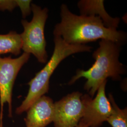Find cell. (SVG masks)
<instances>
[{"mask_svg":"<svg viewBox=\"0 0 127 127\" xmlns=\"http://www.w3.org/2000/svg\"><path fill=\"white\" fill-rule=\"evenodd\" d=\"M60 16L61 22L55 26L53 34L61 37L69 44L85 45L101 39L122 46L127 40L126 32L105 27L97 16H78L72 13L64 4L61 6Z\"/></svg>","mask_w":127,"mask_h":127,"instance_id":"obj_1","label":"cell"},{"mask_svg":"<svg viewBox=\"0 0 127 127\" xmlns=\"http://www.w3.org/2000/svg\"><path fill=\"white\" fill-rule=\"evenodd\" d=\"M121 46L112 41L101 40L99 47L94 52L93 57L95 59L93 65L87 70L78 69L76 74L69 82L72 85L79 79H86L84 89L89 93L92 98L98 89L108 78L119 80L121 75L125 74V66L119 61Z\"/></svg>","mask_w":127,"mask_h":127,"instance_id":"obj_2","label":"cell"},{"mask_svg":"<svg viewBox=\"0 0 127 127\" xmlns=\"http://www.w3.org/2000/svg\"><path fill=\"white\" fill-rule=\"evenodd\" d=\"M54 49L50 60L28 83L29 89L27 95L16 110L18 115L27 112L35 101L48 92L51 76L62 60L75 53L91 52L92 49L86 44H69L59 36H54Z\"/></svg>","mask_w":127,"mask_h":127,"instance_id":"obj_3","label":"cell"},{"mask_svg":"<svg viewBox=\"0 0 127 127\" xmlns=\"http://www.w3.org/2000/svg\"><path fill=\"white\" fill-rule=\"evenodd\" d=\"M31 10L33 17L30 22L22 20L24 28L20 34L22 50L25 53L34 55L38 62L45 63L48 58L46 50V41L44 36V28L48 17V9L32 4Z\"/></svg>","mask_w":127,"mask_h":127,"instance_id":"obj_4","label":"cell"},{"mask_svg":"<svg viewBox=\"0 0 127 127\" xmlns=\"http://www.w3.org/2000/svg\"><path fill=\"white\" fill-rule=\"evenodd\" d=\"M30 54L24 52L18 58L0 57V127H3V111L5 104L9 107V116L12 117V90L20 69L29 59Z\"/></svg>","mask_w":127,"mask_h":127,"instance_id":"obj_5","label":"cell"},{"mask_svg":"<svg viewBox=\"0 0 127 127\" xmlns=\"http://www.w3.org/2000/svg\"><path fill=\"white\" fill-rule=\"evenodd\" d=\"M107 80L103 82L97 91L93 99L89 94L82 96L84 106V114L81 120L89 127H99L106 122L113 112V107L105 95Z\"/></svg>","mask_w":127,"mask_h":127,"instance_id":"obj_6","label":"cell"},{"mask_svg":"<svg viewBox=\"0 0 127 127\" xmlns=\"http://www.w3.org/2000/svg\"><path fill=\"white\" fill-rule=\"evenodd\" d=\"M82 93L73 92L54 103L55 127H76L84 114Z\"/></svg>","mask_w":127,"mask_h":127,"instance_id":"obj_7","label":"cell"},{"mask_svg":"<svg viewBox=\"0 0 127 127\" xmlns=\"http://www.w3.org/2000/svg\"><path fill=\"white\" fill-rule=\"evenodd\" d=\"M25 118L26 127H46L53 122L54 103L44 95L35 101L27 110Z\"/></svg>","mask_w":127,"mask_h":127,"instance_id":"obj_8","label":"cell"},{"mask_svg":"<svg viewBox=\"0 0 127 127\" xmlns=\"http://www.w3.org/2000/svg\"><path fill=\"white\" fill-rule=\"evenodd\" d=\"M78 6L81 15L97 16L101 18L105 27L117 30L120 18L109 16L104 9V0H80Z\"/></svg>","mask_w":127,"mask_h":127,"instance_id":"obj_9","label":"cell"},{"mask_svg":"<svg viewBox=\"0 0 127 127\" xmlns=\"http://www.w3.org/2000/svg\"><path fill=\"white\" fill-rule=\"evenodd\" d=\"M22 41L20 34L10 31L6 34H0V55L10 53L18 55L21 53Z\"/></svg>","mask_w":127,"mask_h":127,"instance_id":"obj_10","label":"cell"},{"mask_svg":"<svg viewBox=\"0 0 127 127\" xmlns=\"http://www.w3.org/2000/svg\"><path fill=\"white\" fill-rule=\"evenodd\" d=\"M108 99L113 107V112L106 122L112 127H127V108H119L111 94H109Z\"/></svg>","mask_w":127,"mask_h":127,"instance_id":"obj_11","label":"cell"},{"mask_svg":"<svg viewBox=\"0 0 127 127\" xmlns=\"http://www.w3.org/2000/svg\"><path fill=\"white\" fill-rule=\"evenodd\" d=\"M18 6L20 7L23 18L29 15L31 12V6L30 5L31 0H18Z\"/></svg>","mask_w":127,"mask_h":127,"instance_id":"obj_12","label":"cell"},{"mask_svg":"<svg viewBox=\"0 0 127 127\" xmlns=\"http://www.w3.org/2000/svg\"><path fill=\"white\" fill-rule=\"evenodd\" d=\"M18 6V0H0V10H12Z\"/></svg>","mask_w":127,"mask_h":127,"instance_id":"obj_13","label":"cell"},{"mask_svg":"<svg viewBox=\"0 0 127 127\" xmlns=\"http://www.w3.org/2000/svg\"><path fill=\"white\" fill-rule=\"evenodd\" d=\"M76 127H89L87 125H86L85 124H84V123H82V122L80 121V122L78 124V125H77Z\"/></svg>","mask_w":127,"mask_h":127,"instance_id":"obj_14","label":"cell"}]
</instances>
